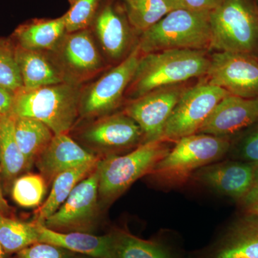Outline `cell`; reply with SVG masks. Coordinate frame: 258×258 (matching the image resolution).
Segmentation results:
<instances>
[{
    "instance_id": "obj_2",
    "label": "cell",
    "mask_w": 258,
    "mask_h": 258,
    "mask_svg": "<svg viewBox=\"0 0 258 258\" xmlns=\"http://www.w3.org/2000/svg\"><path fill=\"white\" fill-rule=\"evenodd\" d=\"M210 13L178 8L169 12L158 23L141 33V53L176 49L210 50Z\"/></svg>"
},
{
    "instance_id": "obj_25",
    "label": "cell",
    "mask_w": 258,
    "mask_h": 258,
    "mask_svg": "<svg viewBox=\"0 0 258 258\" xmlns=\"http://www.w3.org/2000/svg\"><path fill=\"white\" fill-rule=\"evenodd\" d=\"M15 135L18 147L30 169L55 134L40 120L27 117H15Z\"/></svg>"
},
{
    "instance_id": "obj_8",
    "label": "cell",
    "mask_w": 258,
    "mask_h": 258,
    "mask_svg": "<svg viewBox=\"0 0 258 258\" xmlns=\"http://www.w3.org/2000/svg\"><path fill=\"white\" fill-rule=\"evenodd\" d=\"M230 93L208 81L187 88L166 122L163 140L176 142L198 134L199 129L217 105Z\"/></svg>"
},
{
    "instance_id": "obj_22",
    "label": "cell",
    "mask_w": 258,
    "mask_h": 258,
    "mask_svg": "<svg viewBox=\"0 0 258 258\" xmlns=\"http://www.w3.org/2000/svg\"><path fill=\"white\" fill-rule=\"evenodd\" d=\"M110 233L111 258H185L163 240H143L123 230Z\"/></svg>"
},
{
    "instance_id": "obj_17",
    "label": "cell",
    "mask_w": 258,
    "mask_h": 258,
    "mask_svg": "<svg viewBox=\"0 0 258 258\" xmlns=\"http://www.w3.org/2000/svg\"><path fill=\"white\" fill-rule=\"evenodd\" d=\"M103 54L112 61H122L132 52V30L124 12L107 3L98 11L93 25Z\"/></svg>"
},
{
    "instance_id": "obj_27",
    "label": "cell",
    "mask_w": 258,
    "mask_h": 258,
    "mask_svg": "<svg viewBox=\"0 0 258 258\" xmlns=\"http://www.w3.org/2000/svg\"><path fill=\"white\" fill-rule=\"evenodd\" d=\"M131 26L142 32L150 28L172 10L167 0H122Z\"/></svg>"
},
{
    "instance_id": "obj_15",
    "label": "cell",
    "mask_w": 258,
    "mask_h": 258,
    "mask_svg": "<svg viewBox=\"0 0 258 258\" xmlns=\"http://www.w3.org/2000/svg\"><path fill=\"white\" fill-rule=\"evenodd\" d=\"M258 120V98L228 95L217 105L198 134L228 137L240 133Z\"/></svg>"
},
{
    "instance_id": "obj_40",
    "label": "cell",
    "mask_w": 258,
    "mask_h": 258,
    "mask_svg": "<svg viewBox=\"0 0 258 258\" xmlns=\"http://www.w3.org/2000/svg\"><path fill=\"white\" fill-rule=\"evenodd\" d=\"M72 258H93L90 257V256L85 255V254H76V255L74 256Z\"/></svg>"
},
{
    "instance_id": "obj_32",
    "label": "cell",
    "mask_w": 258,
    "mask_h": 258,
    "mask_svg": "<svg viewBox=\"0 0 258 258\" xmlns=\"http://www.w3.org/2000/svg\"><path fill=\"white\" fill-rule=\"evenodd\" d=\"M76 254L59 246L38 242L20 250L15 258H72Z\"/></svg>"
},
{
    "instance_id": "obj_11",
    "label": "cell",
    "mask_w": 258,
    "mask_h": 258,
    "mask_svg": "<svg viewBox=\"0 0 258 258\" xmlns=\"http://www.w3.org/2000/svg\"><path fill=\"white\" fill-rule=\"evenodd\" d=\"M207 81L233 96L258 98V57L239 52H215L210 57Z\"/></svg>"
},
{
    "instance_id": "obj_41",
    "label": "cell",
    "mask_w": 258,
    "mask_h": 258,
    "mask_svg": "<svg viewBox=\"0 0 258 258\" xmlns=\"http://www.w3.org/2000/svg\"><path fill=\"white\" fill-rule=\"evenodd\" d=\"M256 2H257V3L258 4V0H255Z\"/></svg>"
},
{
    "instance_id": "obj_3",
    "label": "cell",
    "mask_w": 258,
    "mask_h": 258,
    "mask_svg": "<svg viewBox=\"0 0 258 258\" xmlns=\"http://www.w3.org/2000/svg\"><path fill=\"white\" fill-rule=\"evenodd\" d=\"M81 86L62 83L15 95L12 114L40 120L55 135L69 134L79 115Z\"/></svg>"
},
{
    "instance_id": "obj_31",
    "label": "cell",
    "mask_w": 258,
    "mask_h": 258,
    "mask_svg": "<svg viewBox=\"0 0 258 258\" xmlns=\"http://www.w3.org/2000/svg\"><path fill=\"white\" fill-rule=\"evenodd\" d=\"M229 153L234 160L258 164V120L239 133Z\"/></svg>"
},
{
    "instance_id": "obj_16",
    "label": "cell",
    "mask_w": 258,
    "mask_h": 258,
    "mask_svg": "<svg viewBox=\"0 0 258 258\" xmlns=\"http://www.w3.org/2000/svg\"><path fill=\"white\" fill-rule=\"evenodd\" d=\"M197 258H258V216L237 219Z\"/></svg>"
},
{
    "instance_id": "obj_35",
    "label": "cell",
    "mask_w": 258,
    "mask_h": 258,
    "mask_svg": "<svg viewBox=\"0 0 258 258\" xmlns=\"http://www.w3.org/2000/svg\"><path fill=\"white\" fill-rule=\"evenodd\" d=\"M242 202L247 213L253 214L258 216V192L247 194Z\"/></svg>"
},
{
    "instance_id": "obj_24",
    "label": "cell",
    "mask_w": 258,
    "mask_h": 258,
    "mask_svg": "<svg viewBox=\"0 0 258 258\" xmlns=\"http://www.w3.org/2000/svg\"><path fill=\"white\" fill-rule=\"evenodd\" d=\"M0 166L7 184H13L23 171L29 169L15 139V117L12 113L0 115Z\"/></svg>"
},
{
    "instance_id": "obj_23",
    "label": "cell",
    "mask_w": 258,
    "mask_h": 258,
    "mask_svg": "<svg viewBox=\"0 0 258 258\" xmlns=\"http://www.w3.org/2000/svg\"><path fill=\"white\" fill-rule=\"evenodd\" d=\"M98 161L69 169L56 176L52 180V189L48 197L37 209L34 221L44 225L47 219L60 208L77 184L96 169Z\"/></svg>"
},
{
    "instance_id": "obj_6",
    "label": "cell",
    "mask_w": 258,
    "mask_h": 258,
    "mask_svg": "<svg viewBox=\"0 0 258 258\" xmlns=\"http://www.w3.org/2000/svg\"><path fill=\"white\" fill-rule=\"evenodd\" d=\"M169 141L161 140L140 144L123 156L111 154L98 161V196L108 203L120 195L142 176L152 172L171 148Z\"/></svg>"
},
{
    "instance_id": "obj_36",
    "label": "cell",
    "mask_w": 258,
    "mask_h": 258,
    "mask_svg": "<svg viewBox=\"0 0 258 258\" xmlns=\"http://www.w3.org/2000/svg\"><path fill=\"white\" fill-rule=\"evenodd\" d=\"M2 175L1 166H0V176ZM1 179V177H0ZM9 207H8V203L6 200L3 197V191H2L1 182H0V215H5V212L8 211Z\"/></svg>"
},
{
    "instance_id": "obj_20",
    "label": "cell",
    "mask_w": 258,
    "mask_h": 258,
    "mask_svg": "<svg viewBox=\"0 0 258 258\" xmlns=\"http://www.w3.org/2000/svg\"><path fill=\"white\" fill-rule=\"evenodd\" d=\"M37 226L40 242L93 258H111V233L98 236L88 232H61L50 230L42 224L37 223Z\"/></svg>"
},
{
    "instance_id": "obj_33",
    "label": "cell",
    "mask_w": 258,
    "mask_h": 258,
    "mask_svg": "<svg viewBox=\"0 0 258 258\" xmlns=\"http://www.w3.org/2000/svg\"><path fill=\"white\" fill-rule=\"evenodd\" d=\"M225 0H184L183 8L199 11H212Z\"/></svg>"
},
{
    "instance_id": "obj_5",
    "label": "cell",
    "mask_w": 258,
    "mask_h": 258,
    "mask_svg": "<svg viewBox=\"0 0 258 258\" xmlns=\"http://www.w3.org/2000/svg\"><path fill=\"white\" fill-rule=\"evenodd\" d=\"M210 50L258 57V4L255 0H225L210 13Z\"/></svg>"
},
{
    "instance_id": "obj_18",
    "label": "cell",
    "mask_w": 258,
    "mask_h": 258,
    "mask_svg": "<svg viewBox=\"0 0 258 258\" xmlns=\"http://www.w3.org/2000/svg\"><path fill=\"white\" fill-rule=\"evenodd\" d=\"M99 160L91 151L81 147L69 134L54 135L50 143L37 158L40 174L51 181L60 173Z\"/></svg>"
},
{
    "instance_id": "obj_19",
    "label": "cell",
    "mask_w": 258,
    "mask_h": 258,
    "mask_svg": "<svg viewBox=\"0 0 258 258\" xmlns=\"http://www.w3.org/2000/svg\"><path fill=\"white\" fill-rule=\"evenodd\" d=\"M16 58L24 90H34L66 83L50 52L26 50L16 45Z\"/></svg>"
},
{
    "instance_id": "obj_26",
    "label": "cell",
    "mask_w": 258,
    "mask_h": 258,
    "mask_svg": "<svg viewBox=\"0 0 258 258\" xmlns=\"http://www.w3.org/2000/svg\"><path fill=\"white\" fill-rule=\"evenodd\" d=\"M40 242L36 222H24L0 215V244L10 255Z\"/></svg>"
},
{
    "instance_id": "obj_28",
    "label": "cell",
    "mask_w": 258,
    "mask_h": 258,
    "mask_svg": "<svg viewBox=\"0 0 258 258\" xmlns=\"http://www.w3.org/2000/svg\"><path fill=\"white\" fill-rule=\"evenodd\" d=\"M47 189L46 179L42 174L28 173L14 180L12 197L19 206L35 208L41 205Z\"/></svg>"
},
{
    "instance_id": "obj_21",
    "label": "cell",
    "mask_w": 258,
    "mask_h": 258,
    "mask_svg": "<svg viewBox=\"0 0 258 258\" xmlns=\"http://www.w3.org/2000/svg\"><path fill=\"white\" fill-rule=\"evenodd\" d=\"M63 18L33 20L20 25L13 33L16 45L26 50L52 52L63 38Z\"/></svg>"
},
{
    "instance_id": "obj_1",
    "label": "cell",
    "mask_w": 258,
    "mask_h": 258,
    "mask_svg": "<svg viewBox=\"0 0 258 258\" xmlns=\"http://www.w3.org/2000/svg\"><path fill=\"white\" fill-rule=\"evenodd\" d=\"M205 51L176 49L142 54L125 95L135 99L157 88L206 76L210 60Z\"/></svg>"
},
{
    "instance_id": "obj_14",
    "label": "cell",
    "mask_w": 258,
    "mask_h": 258,
    "mask_svg": "<svg viewBox=\"0 0 258 258\" xmlns=\"http://www.w3.org/2000/svg\"><path fill=\"white\" fill-rule=\"evenodd\" d=\"M258 164L232 160L215 162L198 169L191 178L212 191L242 202L250 191Z\"/></svg>"
},
{
    "instance_id": "obj_4",
    "label": "cell",
    "mask_w": 258,
    "mask_h": 258,
    "mask_svg": "<svg viewBox=\"0 0 258 258\" xmlns=\"http://www.w3.org/2000/svg\"><path fill=\"white\" fill-rule=\"evenodd\" d=\"M228 137L195 134L176 141L169 152L158 162L151 177L164 186L184 184L198 169L220 160L231 147Z\"/></svg>"
},
{
    "instance_id": "obj_9",
    "label": "cell",
    "mask_w": 258,
    "mask_h": 258,
    "mask_svg": "<svg viewBox=\"0 0 258 258\" xmlns=\"http://www.w3.org/2000/svg\"><path fill=\"white\" fill-rule=\"evenodd\" d=\"M50 52L66 82L76 86H81L104 68L101 50L89 29L67 32L55 50Z\"/></svg>"
},
{
    "instance_id": "obj_37",
    "label": "cell",
    "mask_w": 258,
    "mask_h": 258,
    "mask_svg": "<svg viewBox=\"0 0 258 258\" xmlns=\"http://www.w3.org/2000/svg\"><path fill=\"white\" fill-rule=\"evenodd\" d=\"M173 10L182 8L184 5V0H167Z\"/></svg>"
},
{
    "instance_id": "obj_29",
    "label": "cell",
    "mask_w": 258,
    "mask_h": 258,
    "mask_svg": "<svg viewBox=\"0 0 258 258\" xmlns=\"http://www.w3.org/2000/svg\"><path fill=\"white\" fill-rule=\"evenodd\" d=\"M0 86L14 94L23 89V80L16 58V45L0 39Z\"/></svg>"
},
{
    "instance_id": "obj_10",
    "label": "cell",
    "mask_w": 258,
    "mask_h": 258,
    "mask_svg": "<svg viewBox=\"0 0 258 258\" xmlns=\"http://www.w3.org/2000/svg\"><path fill=\"white\" fill-rule=\"evenodd\" d=\"M99 173L97 167L74 188L60 208L44 225L61 232L92 233L98 212Z\"/></svg>"
},
{
    "instance_id": "obj_39",
    "label": "cell",
    "mask_w": 258,
    "mask_h": 258,
    "mask_svg": "<svg viewBox=\"0 0 258 258\" xmlns=\"http://www.w3.org/2000/svg\"><path fill=\"white\" fill-rule=\"evenodd\" d=\"M0 258H10V254L5 252L3 247H2L1 244H0Z\"/></svg>"
},
{
    "instance_id": "obj_7",
    "label": "cell",
    "mask_w": 258,
    "mask_h": 258,
    "mask_svg": "<svg viewBox=\"0 0 258 258\" xmlns=\"http://www.w3.org/2000/svg\"><path fill=\"white\" fill-rule=\"evenodd\" d=\"M141 55L142 53L137 45L119 63L86 87L81 88L80 116L84 118H100L109 114L119 106Z\"/></svg>"
},
{
    "instance_id": "obj_34",
    "label": "cell",
    "mask_w": 258,
    "mask_h": 258,
    "mask_svg": "<svg viewBox=\"0 0 258 258\" xmlns=\"http://www.w3.org/2000/svg\"><path fill=\"white\" fill-rule=\"evenodd\" d=\"M14 100V93L0 86V115L11 114Z\"/></svg>"
},
{
    "instance_id": "obj_38",
    "label": "cell",
    "mask_w": 258,
    "mask_h": 258,
    "mask_svg": "<svg viewBox=\"0 0 258 258\" xmlns=\"http://www.w3.org/2000/svg\"><path fill=\"white\" fill-rule=\"evenodd\" d=\"M256 192H258V167L257 170H256L255 175H254L253 184H252L250 191H249V193Z\"/></svg>"
},
{
    "instance_id": "obj_12",
    "label": "cell",
    "mask_w": 258,
    "mask_h": 258,
    "mask_svg": "<svg viewBox=\"0 0 258 258\" xmlns=\"http://www.w3.org/2000/svg\"><path fill=\"white\" fill-rule=\"evenodd\" d=\"M187 88L185 83L171 85L130 100L123 112L140 126L144 143L162 139L166 122Z\"/></svg>"
},
{
    "instance_id": "obj_13",
    "label": "cell",
    "mask_w": 258,
    "mask_h": 258,
    "mask_svg": "<svg viewBox=\"0 0 258 258\" xmlns=\"http://www.w3.org/2000/svg\"><path fill=\"white\" fill-rule=\"evenodd\" d=\"M80 137L87 147L108 155L144 143L140 126L123 112L98 118L83 129Z\"/></svg>"
},
{
    "instance_id": "obj_30",
    "label": "cell",
    "mask_w": 258,
    "mask_h": 258,
    "mask_svg": "<svg viewBox=\"0 0 258 258\" xmlns=\"http://www.w3.org/2000/svg\"><path fill=\"white\" fill-rule=\"evenodd\" d=\"M102 0H69L70 8L62 16L67 32L87 30L93 25Z\"/></svg>"
}]
</instances>
